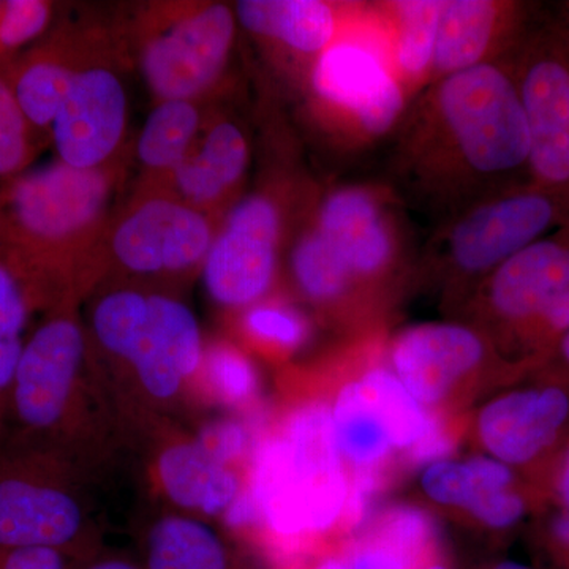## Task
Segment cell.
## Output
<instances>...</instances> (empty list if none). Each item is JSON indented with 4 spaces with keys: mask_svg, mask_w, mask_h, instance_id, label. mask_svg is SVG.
<instances>
[{
    "mask_svg": "<svg viewBox=\"0 0 569 569\" xmlns=\"http://www.w3.org/2000/svg\"><path fill=\"white\" fill-rule=\"evenodd\" d=\"M387 146L381 181L430 227L529 182V129L508 59L430 82Z\"/></svg>",
    "mask_w": 569,
    "mask_h": 569,
    "instance_id": "cell-1",
    "label": "cell"
},
{
    "mask_svg": "<svg viewBox=\"0 0 569 569\" xmlns=\"http://www.w3.org/2000/svg\"><path fill=\"white\" fill-rule=\"evenodd\" d=\"M456 443H458V437H456L452 427L448 426L443 417L432 413V419H430L425 436L403 455V462L407 467L426 468L430 463L438 462V460L451 458Z\"/></svg>",
    "mask_w": 569,
    "mask_h": 569,
    "instance_id": "cell-37",
    "label": "cell"
},
{
    "mask_svg": "<svg viewBox=\"0 0 569 569\" xmlns=\"http://www.w3.org/2000/svg\"><path fill=\"white\" fill-rule=\"evenodd\" d=\"M287 268L299 296L339 323L355 328L380 313L381 307L356 282L342 258L317 230L310 209L288 246Z\"/></svg>",
    "mask_w": 569,
    "mask_h": 569,
    "instance_id": "cell-21",
    "label": "cell"
},
{
    "mask_svg": "<svg viewBox=\"0 0 569 569\" xmlns=\"http://www.w3.org/2000/svg\"><path fill=\"white\" fill-rule=\"evenodd\" d=\"M127 429L78 305L41 316L14 376L6 440L54 452L91 477Z\"/></svg>",
    "mask_w": 569,
    "mask_h": 569,
    "instance_id": "cell-3",
    "label": "cell"
},
{
    "mask_svg": "<svg viewBox=\"0 0 569 569\" xmlns=\"http://www.w3.org/2000/svg\"><path fill=\"white\" fill-rule=\"evenodd\" d=\"M129 122V97L112 63L89 56L51 127L61 162L80 170L112 164Z\"/></svg>",
    "mask_w": 569,
    "mask_h": 569,
    "instance_id": "cell-17",
    "label": "cell"
},
{
    "mask_svg": "<svg viewBox=\"0 0 569 569\" xmlns=\"http://www.w3.org/2000/svg\"><path fill=\"white\" fill-rule=\"evenodd\" d=\"M153 478L173 507L194 518H217L246 488L238 468L209 455L197 438L163 441L153 460Z\"/></svg>",
    "mask_w": 569,
    "mask_h": 569,
    "instance_id": "cell-23",
    "label": "cell"
},
{
    "mask_svg": "<svg viewBox=\"0 0 569 569\" xmlns=\"http://www.w3.org/2000/svg\"><path fill=\"white\" fill-rule=\"evenodd\" d=\"M39 138L26 121L0 71V183L31 167Z\"/></svg>",
    "mask_w": 569,
    "mask_h": 569,
    "instance_id": "cell-34",
    "label": "cell"
},
{
    "mask_svg": "<svg viewBox=\"0 0 569 569\" xmlns=\"http://www.w3.org/2000/svg\"><path fill=\"white\" fill-rule=\"evenodd\" d=\"M239 28L290 67L301 82L312 63L361 18L365 2L336 0H241Z\"/></svg>",
    "mask_w": 569,
    "mask_h": 569,
    "instance_id": "cell-18",
    "label": "cell"
},
{
    "mask_svg": "<svg viewBox=\"0 0 569 569\" xmlns=\"http://www.w3.org/2000/svg\"><path fill=\"white\" fill-rule=\"evenodd\" d=\"M295 194L283 182L264 183L223 213L201 266L206 291L216 305L242 312L271 298Z\"/></svg>",
    "mask_w": 569,
    "mask_h": 569,
    "instance_id": "cell-11",
    "label": "cell"
},
{
    "mask_svg": "<svg viewBox=\"0 0 569 569\" xmlns=\"http://www.w3.org/2000/svg\"><path fill=\"white\" fill-rule=\"evenodd\" d=\"M541 380L556 381L569 388V332L561 337L546 361L535 372Z\"/></svg>",
    "mask_w": 569,
    "mask_h": 569,
    "instance_id": "cell-41",
    "label": "cell"
},
{
    "mask_svg": "<svg viewBox=\"0 0 569 569\" xmlns=\"http://www.w3.org/2000/svg\"><path fill=\"white\" fill-rule=\"evenodd\" d=\"M369 3L389 66L413 100L432 78L445 0H377Z\"/></svg>",
    "mask_w": 569,
    "mask_h": 569,
    "instance_id": "cell-24",
    "label": "cell"
},
{
    "mask_svg": "<svg viewBox=\"0 0 569 569\" xmlns=\"http://www.w3.org/2000/svg\"><path fill=\"white\" fill-rule=\"evenodd\" d=\"M299 84L310 126L342 159L388 144L411 102L389 66L369 2L351 31L312 63Z\"/></svg>",
    "mask_w": 569,
    "mask_h": 569,
    "instance_id": "cell-6",
    "label": "cell"
},
{
    "mask_svg": "<svg viewBox=\"0 0 569 569\" xmlns=\"http://www.w3.org/2000/svg\"><path fill=\"white\" fill-rule=\"evenodd\" d=\"M81 33L61 28L48 32L0 67L33 133H50L78 70L89 58Z\"/></svg>",
    "mask_w": 569,
    "mask_h": 569,
    "instance_id": "cell-22",
    "label": "cell"
},
{
    "mask_svg": "<svg viewBox=\"0 0 569 569\" xmlns=\"http://www.w3.org/2000/svg\"><path fill=\"white\" fill-rule=\"evenodd\" d=\"M545 548L556 567L569 569V511L556 508V512L546 522Z\"/></svg>",
    "mask_w": 569,
    "mask_h": 569,
    "instance_id": "cell-40",
    "label": "cell"
},
{
    "mask_svg": "<svg viewBox=\"0 0 569 569\" xmlns=\"http://www.w3.org/2000/svg\"><path fill=\"white\" fill-rule=\"evenodd\" d=\"M567 224L568 213L549 193L530 181L516 183L432 227L419 247L417 277L437 280L462 307L498 266Z\"/></svg>",
    "mask_w": 569,
    "mask_h": 569,
    "instance_id": "cell-7",
    "label": "cell"
},
{
    "mask_svg": "<svg viewBox=\"0 0 569 569\" xmlns=\"http://www.w3.org/2000/svg\"><path fill=\"white\" fill-rule=\"evenodd\" d=\"M539 9L520 0H445L430 82L507 61Z\"/></svg>",
    "mask_w": 569,
    "mask_h": 569,
    "instance_id": "cell-19",
    "label": "cell"
},
{
    "mask_svg": "<svg viewBox=\"0 0 569 569\" xmlns=\"http://www.w3.org/2000/svg\"><path fill=\"white\" fill-rule=\"evenodd\" d=\"M116 183L114 164L80 170L59 159L0 183V249L31 287L41 316L78 305L96 283Z\"/></svg>",
    "mask_w": 569,
    "mask_h": 569,
    "instance_id": "cell-2",
    "label": "cell"
},
{
    "mask_svg": "<svg viewBox=\"0 0 569 569\" xmlns=\"http://www.w3.org/2000/svg\"><path fill=\"white\" fill-rule=\"evenodd\" d=\"M52 10V3L43 0L0 2V67L47 36Z\"/></svg>",
    "mask_w": 569,
    "mask_h": 569,
    "instance_id": "cell-33",
    "label": "cell"
},
{
    "mask_svg": "<svg viewBox=\"0 0 569 569\" xmlns=\"http://www.w3.org/2000/svg\"><path fill=\"white\" fill-rule=\"evenodd\" d=\"M203 130L200 102L162 100L157 102L142 126L137 159L152 181H167L174 168L192 151Z\"/></svg>",
    "mask_w": 569,
    "mask_h": 569,
    "instance_id": "cell-27",
    "label": "cell"
},
{
    "mask_svg": "<svg viewBox=\"0 0 569 569\" xmlns=\"http://www.w3.org/2000/svg\"><path fill=\"white\" fill-rule=\"evenodd\" d=\"M419 569H451V568H449L448 565L445 563L443 560L438 559V560L430 561V563H427V565H425V567H421Z\"/></svg>",
    "mask_w": 569,
    "mask_h": 569,
    "instance_id": "cell-46",
    "label": "cell"
},
{
    "mask_svg": "<svg viewBox=\"0 0 569 569\" xmlns=\"http://www.w3.org/2000/svg\"><path fill=\"white\" fill-rule=\"evenodd\" d=\"M301 569H350L346 559L337 553H326L312 561H305Z\"/></svg>",
    "mask_w": 569,
    "mask_h": 569,
    "instance_id": "cell-42",
    "label": "cell"
},
{
    "mask_svg": "<svg viewBox=\"0 0 569 569\" xmlns=\"http://www.w3.org/2000/svg\"><path fill=\"white\" fill-rule=\"evenodd\" d=\"M219 224L170 192L134 200L111 224L107 252L127 274L178 277L201 269Z\"/></svg>",
    "mask_w": 569,
    "mask_h": 569,
    "instance_id": "cell-14",
    "label": "cell"
},
{
    "mask_svg": "<svg viewBox=\"0 0 569 569\" xmlns=\"http://www.w3.org/2000/svg\"><path fill=\"white\" fill-rule=\"evenodd\" d=\"M490 569H530L526 567V565L518 563V561H501V563H497L496 567Z\"/></svg>",
    "mask_w": 569,
    "mask_h": 569,
    "instance_id": "cell-45",
    "label": "cell"
},
{
    "mask_svg": "<svg viewBox=\"0 0 569 569\" xmlns=\"http://www.w3.org/2000/svg\"><path fill=\"white\" fill-rule=\"evenodd\" d=\"M77 560L59 550L0 548V569H77Z\"/></svg>",
    "mask_w": 569,
    "mask_h": 569,
    "instance_id": "cell-38",
    "label": "cell"
},
{
    "mask_svg": "<svg viewBox=\"0 0 569 569\" xmlns=\"http://www.w3.org/2000/svg\"><path fill=\"white\" fill-rule=\"evenodd\" d=\"M358 535H367L395 549L415 569L441 559L436 520L415 505H395L378 512Z\"/></svg>",
    "mask_w": 569,
    "mask_h": 569,
    "instance_id": "cell-29",
    "label": "cell"
},
{
    "mask_svg": "<svg viewBox=\"0 0 569 569\" xmlns=\"http://www.w3.org/2000/svg\"><path fill=\"white\" fill-rule=\"evenodd\" d=\"M261 433L249 422L236 418L217 419L201 427L197 440L201 447L227 466L238 468L241 460L252 458L254 445Z\"/></svg>",
    "mask_w": 569,
    "mask_h": 569,
    "instance_id": "cell-36",
    "label": "cell"
},
{
    "mask_svg": "<svg viewBox=\"0 0 569 569\" xmlns=\"http://www.w3.org/2000/svg\"><path fill=\"white\" fill-rule=\"evenodd\" d=\"M421 486L430 500L462 511H468L486 493L467 460L445 459L430 463L422 470Z\"/></svg>",
    "mask_w": 569,
    "mask_h": 569,
    "instance_id": "cell-35",
    "label": "cell"
},
{
    "mask_svg": "<svg viewBox=\"0 0 569 569\" xmlns=\"http://www.w3.org/2000/svg\"><path fill=\"white\" fill-rule=\"evenodd\" d=\"M569 290V224L509 258L478 284L463 309L468 323L515 351L538 317Z\"/></svg>",
    "mask_w": 569,
    "mask_h": 569,
    "instance_id": "cell-13",
    "label": "cell"
},
{
    "mask_svg": "<svg viewBox=\"0 0 569 569\" xmlns=\"http://www.w3.org/2000/svg\"><path fill=\"white\" fill-rule=\"evenodd\" d=\"M252 160L246 130L230 119L216 121L200 134L164 189L198 211L216 217L239 200Z\"/></svg>",
    "mask_w": 569,
    "mask_h": 569,
    "instance_id": "cell-20",
    "label": "cell"
},
{
    "mask_svg": "<svg viewBox=\"0 0 569 569\" xmlns=\"http://www.w3.org/2000/svg\"><path fill=\"white\" fill-rule=\"evenodd\" d=\"M553 10H556V13L559 14L561 20H563L565 24L569 28V0H567V2H560Z\"/></svg>",
    "mask_w": 569,
    "mask_h": 569,
    "instance_id": "cell-44",
    "label": "cell"
},
{
    "mask_svg": "<svg viewBox=\"0 0 569 569\" xmlns=\"http://www.w3.org/2000/svg\"><path fill=\"white\" fill-rule=\"evenodd\" d=\"M238 28L233 7L219 2L176 7L148 21L140 67L157 102H200L222 80Z\"/></svg>",
    "mask_w": 569,
    "mask_h": 569,
    "instance_id": "cell-12",
    "label": "cell"
},
{
    "mask_svg": "<svg viewBox=\"0 0 569 569\" xmlns=\"http://www.w3.org/2000/svg\"><path fill=\"white\" fill-rule=\"evenodd\" d=\"M200 385L216 402L236 410H252L260 400V373L249 355L231 342L206 347Z\"/></svg>",
    "mask_w": 569,
    "mask_h": 569,
    "instance_id": "cell-31",
    "label": "cell"
},
{
    "mask_svg": "<svg viewBox=\"0 0 569 569\" xmlns=\"http://www.w3.org/2000/svg\"><path fill=\"white\" fill-rule=\"evenodd\" d=\"M361 377L387 422L396 451L406 455L425 436L432 411L422 407L383 362L366 366Z\"/></svg>",
    "mask_w": 569,
    "mask_h": 569,
    "instance_id": "cell-30",
    "label": "cell"
},
{
    "mask_svg": "<svg viewBox=\"0 0 569 569\" xmlns=\"http://www.w3.org/2000/svg\"><path fill=\"white\" fill-rule=\"evenodd\" d=\"M142 569H236V561L227 541L204 519L174 512L148 530Z\"/></svg>",
    "mask_w": 569,
    "mask_h": 569,
    "instance_id": "cell-26",
    "label": "cell"
},
{
    "mask_svg": "<svg viewBox=\"0 0 569 569\" xmlns=\"http://www.w3.org/2000/svg\"><path fill=\"white\" fill-rule=\"evenodd\" d=\"M477 433L486 455L539 489L569 436V388L537 378L530 387L493 397L479 410Z\"/></svg>",
    "mask_w": 569,
    "mask_h": 569,
    "instance_id": "cell-16",
    "label": "cell"
},
{
    "mask_svg": "<svg viewBox=\"0 0 569 569\" xmlns=\"http://www.w3.org/2000/svg\"><path fill=\"white\" fill-rule=\"evenodd\" d=\"M546 503L569 511V436L539 485Z\"/></svg>",
    "mask_w": 569,
    "mask_h": 569,
    "instance_id": "cell-39",
    "label": "cell"
},
{
    "mask_svg": "<svg viewBox=\"0 0 569 569\" xmlns=\"http://www.w3.org/2000/svg\"><path fill=\"white\" fill-rule=\"evenodd\" d=\"M246 486L260 511L261 531L287 563L310 541L342 530L348 468L329 402L301 403L276 430L261 433Z\"/></svg>",
    "mask_w": 569,
    "mask_h": 569,
    "instance_id": "cell-5",
    "label": "cell"
},
{
    "mask_svg": "<svg viewBox=\"0 0 569 569\" xmlns=\"http://www.w3.org/2000/svg\"><path fill=\"white\" fill-rule=\"evenodd\" d=\"M77 569H142L133 561L126 559H118V557H110V559H97L88 561V563L78 567Z\"/></svg>",
    "mask_w": 569,
    "mask_h": 569,
    "instance_id": "cell-43",
    "label": "cell"
},
{
    "mask_svg": "<svg viewBox=\"0 0 569 569\" xmlns=\"http://www.w3.org/2000/svg\"><path fill=\"white\" fill-rule=\"evenodd\" d=\"M509 67L529 129L530 182L569 217V28L553 9H539Z\"/></svg>",
    "mask_w": 569,
    "mask_h": 569,
    "instance_id": "cell-10",
    "label": "cell"
},
{
    "mask_svg": "<svg viewBox=\"0 0 569 569\" xmlns=\"http://www.w3.org/2000/svg\"><path fill=\"white\" fill-rule=\"evenodd\" d=\"M387 348L392 372L427 410L440 407L482 367L535 372L527 362L501 358L492 337L468 321L408 326Z\"/></svg>",
    "mask_w": 569,
    "mask_h": 569,
    "instance_id": "cell-15",
    "label": "cell"
},
{
    "mask_svg": "<svg viewBox=\"0 0 569 569\" xmlns=\"http://www.w3.org/2000/svg\"><path fill=\"white\" fill-rule=\"evenodd\" d=\"M88 475L14 440L0 447V548L51 549L84 559L97 539Z\"/></svg>",
    "mask_w": 569,
    "mask_h": 569,
    "instance_id": "cell-8",
    "label": "cell"
},
{
    "mask_svg": "<svg viewBox=\"0 0 569 569\" xmlns=\"http://www.w3.org/2000/svg\"><path fill=\"white\" fill-rule=\"evenodd\" d=\"M239 326L247 342L276 356L302 350L312 337L306 313L282 299L268 298L242 310Z\"/></svg>",
    "mask_w": 569,
    "mask_h": 569,
    "instance_id": "cell-32",
    "label": "cell"
},
{
    "mask_svg": "<svg viewBox=\"0 0 569 569\" xmlns=\"http://www.w3.org/2000/svg\"><path fill=\"white\" fill-rule=\"evenodd\" d=\"M310 220L378 306L417 279L419 247L407 208L381 179L340 182L318 192Z\"/></svg>",
    "mask_w": 569,
    "mask_h": 569,
    "instance_id": "cell-9",
    "label": "cell"
},
{
    "mask_svg": "<svg viewBox=\"0 0 569 569\" xmlns=\"http://www.w3.org/2000/svg\"><path fill=\"white\" fill-rule=\"evenodd\" d=\"M329 406L347 468L350 471L389 468L395 445L361 373L346 381Z\"/></svg>",
    "mask_w": 569,
    "mask_h": 569,
    "instance_id": "cell-25",
    "label": "cell"
},
{
    "mask_svg": "<svg viewBox=\"0 0 569 569\" xmlns=\"http://www.w3.org/2000/svg\"><path fill=\"white\" fill-rule=\"evenodd\" d=\"M40 313L31 287L0 249V447L9 427L11 389L32 317Z\"/></svg>",
    "mask_w": 569,
    "mask_h": 569,
    "instance_id": "cell-28",
    "label": "cell"
},
{
    "mask_svg": "<svg viewBox=\"0 0 569 569\" xmlns=\"http://www.w3.org/2000/svg\"><path fill=\"white\" fill-rule=\"evenodd\" d=\"M86 328L129 429L162 419L200 383L203 332L174 296L111 288L92 302Z\"/></svg>",
    "mask_w": 569,
    "mask_h": 569,
    "instance_id": "cell-4",
    "label": "cell"
}]
</instances>
